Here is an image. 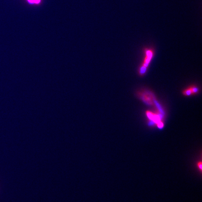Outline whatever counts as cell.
Here are the masks:
<instances>
[{"mask_svg": "<svg viewBox=\"0 0 202 202\" xmlns=\"http://www.w3.org/2000/svg\"><path fill=\"white\" fill-rule=\"evenodd\" d=\"M153 56V52L151 50H147L146 52V58L145 59V62L144 63L143 65L141 67L140 70V74L141 75H143L146 73L147 70V66L150 63L152 57Z\"/></svg>", "mask_w": 202, "mask_h": 202, "instance_id": "cell-1", "label": "cell"}, {"mask_svg": "<svg viewBox=\"0 0 202 202\" xmlns=\"http://www.w3.org/2000/svg\"><path fill=\"white\" fill-rule=\"evenodd\" d=\"M141 97L142 100L145 102L147 104L152 105L153 104V102L155 101V98L153 96V95L150 93H143L141 94Z\"/></svg>", "mask_w": 202, "mask_h": 202, "instance_id": "cell-2", "label": "cell"}, {"mask_svg": "<svg viewBox=\"0 0 202 202\" xmlns=\"http://www.w3.org/2000/svg\"><path fill=\"white\" fill-rule=\"evenodd\" d=\"M199 91V89L196 88V87H191L190 88H189L186 90H185L183 92V94L189 96L190 95H192L193 94H196L198 93Z\"/></svg>", "mask_w": 202, "mask_h": 202, "instance_id": "cell-3", "label": "cell"}, {"mask_svg": "<svg viewBox=\"0 0 202 202\" xmlns=\"http://www.w3.org/2000/svg\"><path fill=\"white\" fill-rule=\"evenodd\" d=\"M30 4H39L40 3L41 0H27Z\"/></svg>", "mask_w": 202, "mask_h": 202, "instance_id": "cell-4", "label": "cell"}]
</instances>
